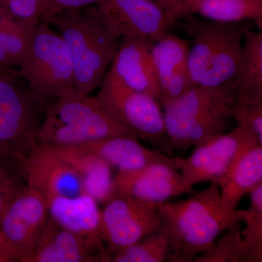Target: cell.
<instances>
[{
  "label": "cell",
  "mask_w": 262,
  "mask_h": 262,
  "mask_svg": "<svg viewBox=\"0 0 262 262\" xmlns=\"http://www.w3.org/2000/svg\"><path fill=\"white\" fill-rule=\"evenodd\" d=\"M48 218L46 198L27 184L5 207L0 213V238L13 261L29 262Z\"/></svg>",
  "instance_id": "cell-9"
},
{
  "label": "cell",
  "mask_w": 262,
  "mask_h": 262,
  "mask_svg": "<svg viewBox=\"0 0 262 262\" xmlns=\"http://www.w3.org/2000/svg\"><path fill=\"white\" fill-rule=\"evenodd\" d=\"M48 146L75 168L80 176L84 192L98 203L106 204L116 196L112 167L104 160L75 146Z\"/></svg>",
  "instance_id": "cell-21"
},
{
  "label": "cell",
  "mask_w": 262,
  "mask_h": 262,
  "mask_svg": "<svg viewBox=\"0 0 262 262\" xmlns=\"http://www.w3.org/2000/svg\"><path fill=\"white\" fill-rule=\"evenodd\" d=\"M108 32L117 39L159 40L179 21L154 0H104L96 5Z\"/></svg>",
  "instance_id": "cell-11"
},
{
  "label": "cell",
  "mask_w": 262,
  "mask_h": 262,
  "mask_svg": "<svg viewBox=\"0 0 262 262\" xmlns=\"http://www.w3.org/2000/svg\"><path fill=\"white\" fill-rule=\"evenodd\" d=\"M98 261L106 262L94 245L63 228L50 215L29 260V262Z\"/></svg>",
  "instance_id": "cell-20"
},
{
  "label": "cell",
  "mask_w": 262,
  "mask_h": 262,
  "mask_svg": "<svg viewBox=\"0 0 262 262\" xmlns=\"http://www.w3.org/2000/svg\"><path fill=\"white\" fill-rule=\"evenodd\" d=\"M44 0H0L13 18L37 25L41 21Z\"/></svg>",
  "instance_id": "cell-29"
},
{
  "label": "cell",
  "mask_w": 262,
  "mask_h": 262,
  "mask_svg": "<svg viewBox=\"0 0 262 262\" xmlns=\"http://www.w3.org/2000/svg\"><path fill=\"white\" fill-rule=\"evenodd\" d=\"M20 170L26 184L47 202L58 196L85 193L75 168L46 144L38 143L22 162Z\"/></svg>",
  "instance_id": "cell-13"
},
{
  "label": "cell",
  "mask_w": 262,
  "mask_h": 262,
  "mask_svg": "<svg viewBox=\"0 0 262 262\" xmlns=\"http://www.w3.org/2000/svg\"><path fill=\"white\" fill-rule=\"evenodd\" d=\"M234 102L232 84L195 86L164 107L165 131L172 149L184 151L223 134Z\"/></svg>",
  "instance_id": "cell-5"
},
{
  "label": "cell",
  "mask_w": 262,
  "mask_h": 262,
  "mask_svg": "<svg viewBox=\"0 0 262 262\" xmlns=\"http://www.w3.org/2000/svg\"><path fill=\"white\" fill-rule=\"evenodd\" d=\"M16 72L0 73V168L15 169L37 145L38 113L42 108L30 91L16 83Z\"/></svg>",
  "instance_id": "cell-7"
},
{
  "label": "cell",
  "mask_w": 262,
  "mask_h": 262,
  "mask_svg": "<svg viewBox=\"0 0 262 262\" xmlns=\"http://www.w3.org/2000/svg\"><path fill=\"white\" fill-rule=\"evenodd\" d=\"M251 203L248 210H237L234 220L245 224L241 234L247 262L262 261V183L249 193Z\"/></svg>",
  "instance_id": "cell-25"
},
{
  "label": "cell",
  "mask_w": 262,
  "mask_h": 262,
  "mask_svg": "<svg viewBox=\"0 0 262 262\" xmlns=\"http://www.w3.org/2000/svg\"><path fill=\"white\" fill-rule=\"evenodd\" d=\"M188 13L221 23L252 20L262 29V0H184Z\"/></svg>",
  "instance_id": "cell-23"
},
{
  "label": "cell",
  "mask_w": 262,
  "mask_h": 262,
  "mask_svg": "<svg viewBox=\"0 0 262 262\" xmlns=\"http://www.w3.org/2000/svg\"><path fill=\"white\" fill-rule=\"evenodd\" d=\"M164 9L168 10L170 14L173 15L179 20L192 17V14L188 13L184 6V0H154Z\"/></svg>",
  "instance_id": "cell-32"
},
{
  "label": "cell",
  "mask_w": 262,
  "mask_h": 262,
  "mask_svg": "<svg viewBox=\"0 0 262 262\" xmlns=\"http://www.w3.org/2000/svg\"><path fill=\"white\" fill-rule=\"evenodd\" d=\"M189 50L187 41L170 32L151 46L158 101L163 108L193 87L188 66Z\"/></svg>",
  "instance_id": "cell-14"
},
{
  "label": "cell",
  "mask_w": 262,
  "mask_h": 262,
  "mask_svg": "<svg viewBox=\"0 0 262 262\" xmlns=\"http://www.w3.org/2000/svg\"><path fill=\"white\" fill-rule=\"evenodd\" d=\"M220 187L216 182L187 200L158 207L159 230L170 246L168 261L193 262L208 251L225 227L221 218Z\"/></svg>",
  "instance_id": "cell-1"
},
{
  "label": "cell",
  "mask_w": 262,
  "mask_h": 262,
  "mask_svg": "<svg viewBox=\"0 0 262 262\" xmlns=\"http://www.w3.org/2000/svg\"><path fill=\"white\" fill-rule=\"evenodd\" d=\"M115 136L138 139L130 127L74 85L48 105L36 134L38 143L53 146L78 145Z\"/></svg>",
  "instance_id": "cell-2"
},
{
  "label": "cell",
  "mask_w": 262,
  "mask_h": 262,
  "mask_svg": "<svg viewBox=\"0 0 262 262\" xmlns=\"http://www.w3.org/2000/svg\"><path fill=\"white\" fill-rule=\"evenodd\" d=\"M170 246L160 231L135 244L118 250L111 256L113 262H163L168 261Z\"/></svg>",
  "instance_id": "cell-26"
},
{
  "label": "cell",
  "mask_w": 262,
  "mask_h": 262,
  "mask_svg": "<svg viewBox=\"0 0 262 262\" xmlns=\"http://www.w3.org/2000/svg\"><path fill=\"white\" fill-rule=\"evenodd\" d=\"M11 70V68H10V67H4V66L0 65V73H2V72H6V71H9Z\"/></svg>",
  "instance_id": "cell-35"
},
{
  "label": "cell",
  "mask_w": 262,
  "mask_h": 262,
  "mask_svg": "<svg viewBox=\"0 0 262 262\" xmlns=\"http://www.w3.org/2000/svg\"><path fill=\"white\" fill-rule=\"evenodd\" d=\"M234 100L262 102V32L244 27L242 57L232 83Z\"/></svg>",
  "instance_id": "cell-22"
},
{
  "label": "cell",
  "mask_w": 262,
  "mask_h": 262,
  "mask_svg": "<svg viewBox=\"0 0 262 262\" xmlns=\"http://www.w3.org/2000/svg\"><path fill=\"white\" fill-rule=\"evenodd\" d=\"M13 261L9 256L5 255V253L0 252V262Z\"/></svg>",
  "instance_id": "cell-33"
},
{
  "label": "cell",
  "mask_w": 262,
  "mask_h": 262,
  "mask_svg": "<svg viewBox=\"0 0 262 262\" xmlns=\"http://www.w3.org/2000/svg\"><path fill=\"white\" fill-rule=\"evenodd\" d=\"M105 77L158 101V82L151 58L153 43L141 38L122 39Z\"/></svg>",
  "instance_id": "cell-16"
},
{
  "label": "cell",
  "mask_w": 262,
  "mask_h": 262,
  "mask_svg": "<svg viewBox=\"0 0 262 262\" xmlns=\"http://www.w3.org/2000/svg\"><path fill=\"white\" fill-rule=\"evenodd\" d=\"M104 0H44L41 21L51 24L53 17L62 12L97 5Z\"/></svg>",
  "instance_id": "cell-31"
},
{
  "label": "cell",
  "mask_w": 262,
  "mask_h": 262,
  "mask_svg": "<svg viewBox=\"0 0 262 262\" xmlns=\"http://www.w3.org/2000/svg\"><path fill=\"white\" fill-rule=\"evenodd\" d=\"M48 205L52 220L94 245L105 261H111L101 237V211L94 198L86 193L75 196H58L48 201Z\"/></svg>",
  "instance_id": "cell-18"
},
{
  "label": "cell",
  "mask_w": 262,
  "mask_h": 262,
  "mask_svg": "<svg viewBox=\"0 0 262 262\" xmlns=\"http://www.w3.org/2000/svg\"><path fill=\"white\" fill-rule=\"evenodd\" d=\"M0 252L5 253V255H7V256H8V255L7 254L6 251H5L4 245H3V241H2L1 238H0ZM9 257H10V256H9ZM11 259H12V258H11ZM12 260H13V259H12Z\"/></svg>",
  "instance_id": "cell-34"
},
{
  "label": "cell",
  "mask_w": 262,
  "mask_h": 262,
  "mask_svg": "<svg viewBox=\"0 0 262 262\" xmlns=\"http://www.w3.org/2000/svg\"><path fill=\"white\" fill-rule=\"evenodd\" d=\"M175 27L191 38L188 66L193 87L234 82L242 57L244 27L192 16L179 20Z\"/></svg>",
  "instance_id": "cell-3"
},
{
  "label": "cell",
  "mask_w": 262,
  "mask_h": 262,
  "mask_svg": "<svg viewBox=\"0 0 262 262\" xmlns=\"http://www.w3.org/2000/svg\"><path fill=\"white\" fill-rule=\"evenodd\" d=\"M128 195L115 196L101 213V233L110 256L159 230L158 207Z\"/></svg>",
  "instance_id": "cell-12"
},
{
  "label": "cell",
  "mask_w": 262,
  "mask_h": 262,
  "mask_svg": "<svg viewBox=\"0 0 262 262\" xmlns=\"http://www.w3.org/2000/svg\"><path fill=\"white\" fill-rule=\"evenodd\" d=\"M241 228V222L234 220L211 248L196 256L193 262H247Z\"/></svg>",
  "instance_id": "cell-27"
},
{
  "label": "cell",
  "mask_w": 262,
  "mask_h": 262,
  "mask_svg": "<svg viewBox=\"0 0 262 262\" xmlns=\"http://www.w3.org/2000/svg\"><path fill=\"white\" fill-rule=\"evenodd\" d=\"M262 183V146L256 144L239 157L219 186L221 191L220 213L225 229L234 222L239 202Z\"/></svg>",
  "instance_id": "cell-19"
},
{
  "label": "cell",
  "mask_w": 262,
  "mask_h": 262,
  "mask_svg": "<svg viewBox=\"0 0 262 262\" xmlns=\"http://www.w3.org/2000/svg\"><path fill=\"white\" fill-rule=\"evenodd\" d=\"M96 102L157 150L171 156L159 101L144 93L127 89L104 77L100 91L93 96Z\"/></svg>",
  "instance_id": "cell-8"
},
{
  "label": "cell",
  "mask_w": 262,
  "mask_h": 262,
  "mask_svg": "<svg viewBox=\"0 0 262 262\" xmlns=\"http://www.w3.org/2000/svg\"><path fill=\"white\" fill-rule=\"evenodd\" d=\"M96 155L118 171L137 170L154 164H165L182 170L184 159L141 145L136 138L115 136L74 145Z\"/></svg>",
  "instance_id": "cell-17"
},
{
  "label": "cell",
  "mask_w": 262,
  "mask_h": 262,
  "mask_svg": "<svg viewBox=\"0 0 262 262\" xmlns=\"http://www.w3.org/2000/svg\"><path fill=\"white\" fill-rule=\"evenodd\" d=\"M232 117L237 120V125H244L252 131L262 145V102L234 100Z\"/></svg>",
  "instance_id": "cell-28"
},
{
  "label": "cell",
  "mask_w": 262,
  "mask_h": 262,
  "mask_svg": "<svg viewBox=\"0 0 262 262\" xmlns=\"http://www.w3.org/2000/svg\"><path fill=\"white\" fill-rule=\"evenodd\" d=\"M37 25L13 18L0 3V65H20Z\"/></svg>",
  "instance_id": "cell-24"
},
{
  "label": "cell",
  "mask_w": 262,
  "mask_h": 262,
  "mask_svg": "<svg viewBox=\"0 0 262 262\" xmlns=\"http://www.w3.org/2000/svg\"><path fill=\"white\" fill-rule=\"evenodd\" d=\"M70 51L73 63L74 86L89 95L100 88L111 64L120 39L113 37L98 15L96 5L62 12L53 17Z\"/></svg>",
  "instance_id": "cell-4"
},
{
  "label": "cell",
  "mask_w": 262,
  "mask_h": 262,
  "mask_svg": "<svg viewBox=\"0 0 262 262\" xmlns=\"http://www.w3.org/2000/svg\"><path fill=\"white\" fill-rule=\"evenodd\" d=\"M17 71L28 82L31 94L41 107L59 97L75 83L73 63L61 34L40 21L34 29L27 54Z\"/></svg>",
  "instance_id": "cell-6"
},
{
  "label": "cell",
  "mask_w": 262,
  "mask_h": 262,
  "mask_svg": "<svg viewBox=\"0 0 262 262\" xmlns=\"http://www.w3.org/2000/svg\"><path fill=\"white\" fill-rule=\"evenodd\" d=\"M258 143L256 135L242 125L231 132L222 134L196 146L184 160L182 179L187 193L193 186L203 182L219 184L245 151ZM262 146V145H261Z\"/></svg>",
  "instance_id": "cell-10"
},
{
  "label": "cell",
  "mask_w": 262,
  "mask_h": 262,
  "mask_svg": "<svg viewBox=\"0 0 262 262\" xmlns=\"http://www.w3.org/2000/svg\"><path fill=\"white\" fill-rule=\"evenodd\" d=\"M178 171L165 164H154L137 170L118 171L115 177L116 196H131L139 201L160 206L170 198L187 193L182 174Z\"/></svg>",
  "instance_id": "cell-15"
},
{
  "label": "cell",
  "mask_w": 262,
  "mask_h": 262,
  "mask_svg": "<svg viewBox=\"0 0 262 262\" xmlns=\"http://www.w3.org/2000/svg\"><path fill=\"white\" fill-rule=\"evenodd\" d=\"M26 185L23 176L19 170L0 168V213Z\"/></svg>",
  "instance_id": "cell-30"
}]
</instances>
